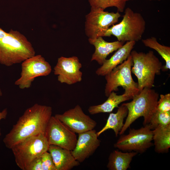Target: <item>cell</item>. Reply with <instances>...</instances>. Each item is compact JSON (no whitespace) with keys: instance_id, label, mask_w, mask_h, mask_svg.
<instances>
[{"instance_id":"3957f363","label":"cell","mask_w":170,"mask_h":170,"mask_svg":"<svg viewBox=\"0 0 170 170\" xmlns=\"http://www.w3.org/2000/svg\"><path fill=\"white\" fill-rule=\"evenodd\" d=\"M159 94L151 88H144L134 96L130 102L123 104L127 108L128 114L119 134L124 133L131 124L140 117H144V126L148 124L156 110Z\"/></svg>"},{"instance_id":"ffe728a7","label":"cell","mask_w":170,"mask_h":170,"mask_svg":"<svg viewBox=\"0 0 170 170\" xmlns=\"http://www.w3.org/2000/svg\"><path fill=\"white\" fill-rule=\"evenodd\" d=\"M137 154L133 151L123 152L114 150L109 156L107 167L109 170H127L130 167L133 158Z\"/></svg>"},{"instance_id":"ac0fdd59","label":"cell","mask_w":170,"mask_h":170,"mask_svg":"<svg viewBox=\"0 0 170 170\" xmlns=\"http://www.w3.org/2000/svg\"><path fill=\"white\" fill-rule=\"evenodd\" d=\"M108 97L107 99L103 103L90 106L88 109L89 113L91 115H94L111 112L115 108H118L121 103L132 99L134 96L125 93L122 94L118 95L113 91Z\"/></svg>"},{"instance_id":"7402d4cb","label":"cell","mask_w":170,"mask_h":170,"mask_svg":"<svg viewBox=\"0 0 170 170\" xmlns=\"http://www.w3.org/2000/svg\"><path fill=\"white\" fill-rule=\"evenodd\" d=\"M142 42L145 46L156 51L165 60V65H162V70L166 71L170 70V47L160 44L154 37L143 39Z\"/></svg>"},{"instance_id":"6da1fadb","label":"cell","mask_w":170,"mask_h":170,"mask_svg":"<svg viewBox=\"0 0 170 170\" xmlns=\"http://www.w3.org/2000/svg\"><path fill=\"white\" fill-rule=\"evenodd\" d=\"M52 113L51 107L37 103L28 108L3 139L6 146L11 149L28 138L40 134L45 135Z\"/></svg>"},{"instance_id":"4fadbf2b","label":"cell","mask_w":170,"mask_h":170,"mask_svg":"<svg viewBox=\"0 0 170 170\" xmlns=\"http://www.w3.org/2000/svg\"><path fill=\"white\" fill-rule=\"evenodd\" d=\"M54 116L78 134L94 129L97 125L96 122L85 114L78 105Z\"/></svg>"},{"instance_id":"30bf717a","label":"cell","mask_w":170,"mask_h":170,"mask_svg":"<svg viewBox=\"0 0 170 170\" xmlns=\"http://www.w3.org/2000/svg\"><path fill=\"white\" fill-rule=\"evenodd\" d=\"M51 71L50 65L43 57L35 55L21 63L20 76L14 84L21 89L29 88L36 78L47 76Z\"/></svg>"},{"instance_id":"9c48e42d","label":"cell","mask_w":170,"mask_h":170,"mask_svg":"<svg viewBox=\"0 0 170 170\" xmlns=\"http://www.w3.org/2000/svg\"><path fill=\"white\" fill-rule=\"evenodd\" d=\"M121 16L118 11L109 12L102 8H91L85 17V30L88 39L105 37L108 29L118 21Z\"/></svg>"},{"instance_id":"f546056e","label":"cell","mask_w":170,"mask_h":170,"mask_svg":"<svg viewBox=\"0 0 170 170\" xmlns=\"http://www.w3.org/2000/svg\"><path fill=\"white\" fill-rule=\"evenodd\" d=\"M149 1H160L161 0H148Z\"/></svg>"},{"instance_id":"d6986e66","label":"cell","mask_w":170,"mask_h":170,"mask_svg":"<svg viewBox=\"0 0 170 170\" xmlns=\"http://www.w3.org/2000/svg\"><path fill=\"white\" fill-rule=\"evenodd\" d=\"M118 108L116 113L110 114L105 125L97 132L98 137L105 131L110 129L113 130L116 137L118 136L124 126V120L127 117L128 112L127 108L123 104Z\"/></svg>"},{"instance_id":"4dcf8cb0","label":"cell","mask_w":170,"mask_h":170,"mask_svg":"<svg viewBox=\"0 0 170 170\" xmlns=\"http://www.w3.org/2000/svg\"><path fill=\"white\" fill-rule=\"evenodd\" d=\"M126 2L127 1H130V0H125Z\"/></svg>"},{"instance_id":"d4e9b609","label":"cell","mask_w":170,"mask_h":170,"mask_svg":"<svg viewBox=\"0 0 170 170\" xmlns=\"http://www.w3.org/2000/svg\"><path fill=\"white\" fill-rule=\"evenodd\" d=\"M156 110L163 112L170 111V93L160 95L157 102Z\"/></svg>"},{"instance_id":"603a6c76","label":"cell","mask_w":170,"mask_h":170,"mask_svg":"<svg viewBox=\"0 0 170 170\" xmlns=\"http://www.w3.org/2000/svg\"><path fill=\"white\" fill-rule=\"evenodd\" d=\"M91 8H98L105 10L110 7H115L118 11L122 12L125 8V0H88Z\"/></svg>"},{"instance_id":"8fae6325","label":"cell","mask_w":170,"mask_h":170,"mask_svg":"<svg viewBox=\"0 0 170 170\" xmlns=\"http://www.w3.org/2000/svg\"><path fill=\"white\" fill-rule=\"evenodd\" d=\"M45 136L49 145L70 151L75 148L77 139L76 133L54 116H52L50 119Z\"/></svg>"},{"instance_id":"9a60e30c","label":"cell","mask_w":170,"mask_h":170,"mask_svg":"<svg viewBox=\"0 0 170 170\" xmlns=\"http://www.w3.org/2000/svg\"><path fill=\"white\" fill-rule=\"evenodd\" d=\"M136 42L128 41L118 49L109 59L106 60L103 64L96 70L99 76H105L114 68L126 60L135 45Z\"/></svg>"},{"instance_id":"5b68a950","label":"cell","mask_w":170,"mask_h":170,"mask_svg":"<svg viewBox=\"0 0 170 170\" xmlns=\"http://www.w3.org/2000/svg\"><path fill=\"white\" fill-rule=\"evenodd\" d=\"M146 28L145 21L139 13L134 12L129 7L124 11L122 21L118 24L110 27L105 37L115 36L118 41L136 42L142 39Z\"/></svg>"},{"instance_id":"2e32d148","label":"cell","mask_w":170,"mask_h":170,"mask_svg":"<svg viewBox=\"0 0 170 170\" xmlns=\"http://www.w3.org/2000/svg\"><path fill=\"white\" fill-rule=\"evenodd\" d=\"M48 151L52 156L56 170H70L80 164L71 151L57 145H49Z\"/></svg>"},{"instance_id":"44dd1931","label":"cell","mask_w":170,"mask_h":170,"mask_svg":"<svg viewBox=\"0 0 170 170\" xmlns=\"http://www.w3.org/2000/svg\"><path fill=\"white\" fill-rule=\"evenodd\" d=\"M152 131L155 152L158 153L168 152L170 147V125L158 126Z\"/></svg>"},{"instance_id":"f1b7e54d","label":"cell","mask_w":170,"mask_h":170,"mask_svg":"<svg viewBox=\"0 0 170 170\" xmlns=\"http://www.w3.org/2000/svg\"><path fill=\"white\" fill-rule=\"evenodd\" d=\"M8 34L7 32L0 27V40L2 39Z\"/></svg>"},{"instance_id":"277c9868","label":"cell","mask_w":170,"mask_h":170,"mask_svg":"<svg viewBox=\"0 0 170 170\" xmlns=\"http://www.w3.org/2000/svg\"><path fill=\"white\" fill-rule=\"evenodd\" d=\"M130 55L133 62L131 72L137 78L139 92L144 88H152L156 75L161 74L162 62L152 51L145 53L133 50Z\"/></svg>"},{"instance_id":"7c38bea8","label":"cell","mask_w":170,"mask_h":170,"mask_svg":"<svg viewBox=\"0 0 170 170\" xmlns=\"http://www.w3.org/2000/svg\"><path fill=\"white\" fill-rule=\"evenodd\" d=\"M82 67V64L77 57L61 56L58 59L54 68V72L57 76L58 80L60 83L71 85L82 80V73L80 70Z\"/></svg>"},{"instance_id":"e0dca14e","label":"cell","mask_w":170,"mask_h":170,"mask_svg":"<svg viewBox=\"0 0 170 170\" xmlns=\"http://www.w3.org/2000/svg\"><path fill=\"white\" fill-rule=\"evenodd\" d=\"M88 41L94 46L95 49L91 61H96L101 65L109 55L116 51L124 43L118 41L109 42L105 41L102 37H99L95 39H88Z\"/></svg>"},{"instance_id":"83f0119b","label":"cell","mask_w":170,"mask_h":170,"mask_svg":"<svg viewBox=\"0 0 170 170\" xmlns=\"http://www.w3.org/2000/svg\"><path fill=\"white\" fill-rule=\"evenodd\" d=\"M2 93L1 89H0V96L2 95ZM8 111L7 108L4 109L1 112L0 111V121L2 119H5L7 115ZM1 135L0 128V136Z\"/></svg>"},{"instance_id":"52a82bcc","label":"cell","mask_w":170,"mask_h":170,"mask_svg":"<svg viewBox=\"0 0 170 170\" xmlns=\"http://www.w3.org/2000/svg\"><path fill=\"white\" fill-rule=\"evenodd\" d=\"M133 65L130 54L126 60L105 76L106 81L105 89V96L108 97L111 92L117 91L119 87L123 88L125 93L134 97L139 93L138 83L133 80L132 76Z\"/></svg>"},{"instance_id":"7a4b0ae2","label":"cell","mask_w":170,"mask_h":170,"mask_svg":"<svg viewBox=\"0 0 170 170\" xmlns=\"http://www.w3.org/2000/svg\"><path fill=\"white\" fill-rule=\"evenodd\" d=\"M32 44L23 34L11 29L0 40V63L7 66L21 63L35 55Z\"/></svg>"},{"instance_id":"ba28073f","label":"cell","mask_w":170,"mask_h":170,"mask_svg":"<svg viewBox=\"0 0 170 170\" xmlns=\"http://www.w3.org/2000/svg\"><path fill=\"white\" fill-rule=\"evenodd\" d=\"M121 135L114 144L121 150L141 154L153 144L152 130L149 124L138 129L130 128L128 134Z\"/></svg>"},{"instance_id":"cb8c5ba5","label":"cell","mask_w":170,"mask_h":170,"mask_svg":"<svg viewBox=\"0 0 170 170\" xmlns=\"http://www.w3.org/2000/svg\"><path fill=\"white\" fill-rule=\"evenodd\" d=\"M148 124L152 130L158 126L170 125V111L163 112L156 110Z\"/></svg>"},{"instance_id":"5bb4252c","label":"cell","mask_w":170,"mask_h":170,"mask_svg":"<svg viewBox=\"0 0 170 170\" xmlns=\"http://www.w3.org/2000/svg\"><path fill=\"white\" fill-rule=\"evenodd\" d=\"M95 130L78 134L75 148L71 151L75 159L79 162L92 156L100 146V141Z\"/></svg>"},{"instance_id":"484cf974","label":"cell","mask_w":170,"mask_h":170,"mask_svg":"<svg viewBox=\"0 0 170 170\" xmlns=\"http://www.w3.org/2000/svg\"><path fill=\"white\" fill-rule=\"evenodd\" d=\"M42 170H56L52 156L47 151L41 156Z\"/></svg>"},{"instance_id":"8992f818","label":"cell","mask_w":170,"mask_h":170,"mask_svg":"<svg viewBox=\"0 0 170 170\" xmlns=\"http://www.w3.org/2000/svg\"><path fill=\"white\" fill-rule=\"evenodd\" d=\"M49 145L45 135L40 134L26 139L11 149L17 166L21 170H27L32 161L48 151Z\"/></svg>"},{"instance_id":"4316f807","label":"cell","mask_w":170,"mask_h":170,"mask_svg":"<svg viewBox=\"0 0 170 170\" xmlns=\"http://www.w3.org/2000/svg\"><path fill=\"white\" fill-rule=\"evenodd\" d=\"M41 156L31 162L27 170H42Z\"/></svg>"}]
</instances>
